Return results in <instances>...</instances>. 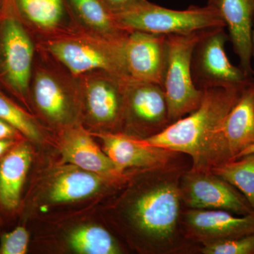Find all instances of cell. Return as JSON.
<instances>
[{"label":"cell","mask_w":254,"mask_h":254,"mask_svg":"<svg viewBox=\"0 0 254 254\" xmlns=\"http://www.w3.org/2000/svg\"><path fill=\"white\" fill-rule=\"evenodd\" d=\"M249 83L204 88L199 106L189 116L170 124L158 133L139 138L140 141L151 146L185 153L193 161L191 170L210 171L218 164L224 123Z\"/></svg>","instance_id":"obj_1"},{"label":"cell","mask_w":254,"mask_h":254,"mask_svg":"<svg viewBox=\"0 0 254 254\" xmlns=\"http://www.w3.org/2000/svg\"><path fill=\"white\" fill-rule=\"evenodd\" d=\"M165 167L158 168L156 177L128 208L133 226L158 252L170 250L176 240L182 200L181 174Z\"/></svg>","instance_id":"obj_2"},{"label":"cell","mask_w":254,"mask_h":254,"mask_svg":"<svg viewBox=\"0 0 254 254\" xmlns=\"http://www.w3.org/2000/svg\"><path fill=\"white\" fill-rule=\"evenodd\" d=\"M34 46L15 4L0 0V86L25 101L32 78Z\"/></svg>","instance_id":"obj_3"},{"label":"cell","mask_w":254,"mask_h":254,"mask_svg":"<svg viewBox=\"0 0 254 254\" xmlns=\"http://www.w3.org/2000/svg\"><path fill=\"white\" fill-rule=\"evenodd\" d=\"M113 15L119 26L127 31L170 35L226 28L218 10L208 4L173 10L145 0L126 11Z\"/></svg>","instance_id":"obj_4"},{"label":"cell","mask_w":254,"mask_h":254,"mask_svg":"<svg viewBox=\"0 0 254 254\" xmlns=\"http://www.w3.org/2000/svg\"><path fill=\"white\" fill-rule=\"evenodd\" d=\"M125 38L113 39L99 35L64 37L50 41L48 48L60 63L76 76L95 71H104L130 79L124 57Z\"/></svg>","instance_id":"obj_5"},{"label":"cell","mask_w":254,"mask_h":254,"mask_svg":"<svg viewBox=\"0 0 254 254\" xmlns=\"http://www.w3.org/2000/svg\"><path fill=\"white\" fill-rule=\"evenodd\" d=\"M203 31L167 35L168 60L163 90L171 124L194 111L203 98V90L193 82L191 62L193 50Z\"/></svg>","instance_id":"obj_6"},{"label":"cell","mask_w":254,"mask_h":254,"mask_svg":"<svg viewBox=\"0 0 254 254\" xmlns=\"http://www.w3.org/2000/svg\"><path fill=\"white\" fill-rule=\"evenodd\" d=\"M225 28L204 30L192 55L193 82L199 89L216 86H242L252 79L234 66L225 53V43L230 41Z\"/></svg>","instance_id":"obj_7"},{"label":"cell","mask_w":254,"mask_h":254,"mask_svg":"<svg viewBox=\"0 0 254 254\" xmlns=\"http://www.w3.org/2000/svg\"><path fill=\"white\" fill-rule=\"evenodd\" d=\"M182 200L191 209L222 210L238 215L254 213L244 195L211 171L190 170L180 182Z\"/></svg>","instance_id":"obj_8"},{"label":"cell","mask_w":254,"mask_h":254,"mask_svg":"<svg viewBox=\"0 0 254 254\" xmlns=\"http://www.w3.org/2000/svg\"><path fill=\"white\" fill-rule=\"evenodd\" d=\"M123 52L130 79L163 88L168 60L167 35L129 31L124 39Z\"/></svg>","instance_id":"obj_9"},{"label":"cell","mask_w":254,"mask_h":254,"mask_svg":"<svg viewBox=\"0 0 254 254\" xmlns=\"http://www.w3.org/2000/svg\"><path fill=\"white\" fill-rule=\"evenodd\" d=\"M125 109L133 123L152 132V135L159 133L171 124L165 92L155 83L127 79L124 99Z\"/></svg>","instance_id":"obj_10"},{"label":"cell","mask_w":254,"mask_h":254,"mask_svg":"<svg viewBox=\"0 0 254 254\" xmlns=\"http://www.w3.org/2000/svg\"><path fill=\"white\" fill-rule=\"evenodd\" d=\"M254 145V80L244 88L220 133L218 164L236 160ZM214 168V167H213Z\"/></svg>","instance_id":"obj_11"},{"label":"cell","mask_w":254,"mask_h":254,"mask_svg":"<svg viewBox=\"0 0 254 254\" xmlns=\"http://www.w3.org/2000/svg\"><path fill=\"white\" fill-rule=\"evenodd\" d=\"M185 220L189 234L203 245L254 233V213L237 217L225 210L191 209Z\"/></svg>","instance_id":"obj_12"},{"label":"cell","mask_w":254,"mask_h":254,"mask_svg":"<svg viewBox=\"0 0 254 254\" xmlns=\"http://www.w3.org/2000/svg\"><path fill=\"white\" fill-rule=\"evenodd\" d=\"M208 5L221 15L234 51L240 59L241 69L252 77L254 0H208Z\"/></svg>","instance_id":"obj_13"},{"label":"cell","mask_w":254,"mask_h":254,"mask_svg":"<svg viewBox=\"0 0 254 254\" xmlns=\"http://www.w3.org/2000/svg\"><path fill=\"white\" fill-rule=\"evenodd\" d=\"M105 153L123 173L128 168L155 169L165 166L175 152L144 144L139 138L115 133H100Z\"/></svg>","instance_id":"obj_14"},{"label":"cell","mask_w":254,"mask_h":254,"mask_svg":"<svg viewBox=\"0 0 254 254\" xmlns=\"http://www.w3.org/2000/svg\"><path fill=\"white\" fill-rule=\"evenodd\" d=\"M127 80L104 71H98L96 76L87 78V108L97 123L112 125L120 118L124 110Z\"/></svg>","instance_id":"obj_15"},{"label":"cell","mask_w":254,"mask_h":254,"mask_svg":"<svg viewBox=\"0 0 254 254\" xmlns=\"http://www.w3.org/2000/svg\"><path fill=\"white\" fill-rule=\"evenodd\" d=\"M33 153L26 141H18L0 158V206L9 213L20 208Z\"/></svg>","instance_id":"obj_16"},{"label":"cell","mask_w":254,"mask_h":254,"mask_svg":"<svg viewBox=\"0 0 254 254\" xmlns=\"http://www.w3.org/2000/svg\"><path fill=\"white\" fill-rule=\"evenodd\" d=\"M63 160L74 167L103 177H118L122 173L91 136L76 128L65 133L60 144Z\"/></svg>","instance_id":"obj_17"},{"label":"cell","mask_w":254,"mask_h":254,"mask_svg":"<svg viewBox=\"0 0 254 254\" xmlns=\"http://www.w3.org/2000/svg\"><path fill=\"white\" fill-rule=\"evenodd\" d=\"M103 177L79 168L64 170L53 182L50 199L54 203H68L90 196L101 188Z\"/></svg>","instance_id":"obj_18"},{"label":"cell","mask_w":254,"mask_h":254,"mask_svg":"<svg viewBox=\"0 0 254 254\" xmlns=\"http://www.w3.org/2000/svg\"><path fill=\"white\" fill-rule=\"evenodd\" d=\"M33 83V95L42 113L53 120L63 122L69 115L67 95L61 81L48 71H38Z\"/></svg>","instance_id":"obj_19"},{"label":"cell","mask_w":254,"mask_h":254,"mask_svg":"<svg viewBox=\"0 0 254 254\" xmlns=\"http://www.w3.org/2000/svg\"><path fill=\"white\" fill-rule=\"evenodd\" d=\"M70 7L87 26L97 35L113 39H123L128 32L119 26L113 13L101 0H66Z\"/></svg>","instance_id":"obj_20"},{"label":"cell","mask_w":254,"mask_h":254,"mask_svg":"<svg viewBox=\"0 0 254 254\" xmlns=\"http://www.w3.org/2000/svg\"><path fill=\"white\" fill-rule=\"evenodd\" d=\"M66 0H14L24 23L44 30H52L62 23Z\"/></svg>","instance_id":"obj_21"},{"label":"cell","mask_w":254,"mask_h":254,"mask_svg":"<svg viewBox=\"0 0 254 254\" xmlns=\"http://www.w3.org/2000/svg\"><path fill=\"white\" fill-rule=\"evenodd\" d=\"M68 245L80 254H118L121 249L108 230L98 225L78 227L70 234Z\"/></svg>","instance_id":"obj_22"},{"label":"cell","mask_w":254,"mask_h":254,"mask_svg":"<svg viewBox=\"0 0 254 254\" xmlns=\"http://www.w3.org/2000/svg\"><path fill=\"white\" fill-rule=\"evenodd\" d=\"M210 171L240 190L254 210V153L220 164Z\"/></svg>","instance_id":"obj_23"},{"label":"cell","mask_w":254,"mask_h":254,"mask_svg":"<svg viewBox=\"0 0 254 254\" xmlns=\"http://www.w3.org/2000/svg\"><path fill=\"white\" fill-rule=\"evenodd\" d=\"M0 120H4L17 129L22 136L32 141L41 140L38 125L26 111L0 91Z\"/></svg>","instance_id":"obj_24"},{"label":"cell","mask_w":254,"mask_h":254,"mask_svg":"<svg viewBox=\"0 0 254 254\" xmlns=\"http://www.w3.org/2000/svg\"><path fill=\"white\" fill-rule=\"evenodd\" d=\"M204 254H254V233L204 245Z\"/></svg>","instance_id":"obj_25"},{"label":"cell","mask_w":254,"mask_h":254,"mask_svg":"<svg viewBox=\"0 0 254 254\" xmlns=\"http://www.w3.org/2000/svg\"><path fill=\"white\" fill-rule=\"evenodd\" d=\"M30 235L26 227L18 226L5 233L0 240V254L27 253Z\"/></svg>","instance_id":"obj_26"},{"label":"cell","mask_w":254,"mask_h":254,"mask_svg":"<svg viewBox=\"0 0 254 254\" xmlns=\"http://www.w3.org/2000/svg\"><path fill=\"white\" fill-rule=\"evenodd\" d=\"M143 1L145 0H101L107 9L113 14L126 11Z\"/></svg>","instance_id":"obj_27"},{"label":"cell","mask_w":254,"mask_h":254,"mask_svg":"<svg viewBox=\"0 0 254 254\" xmlns=\"http://www.w3.org/2000/svg\"><path fill=\"white\" fill-rule=\"evenodd\" d=\"M21 133L17 129L4 120H0V141L16 140L18 141Z\"/></svg>","instance_id":"obj_28"},{"label":"cell","mask_w":254,"mask_h":254,"mask_svg":"<svg viewBox=\"0 0 254 254\" xmlns=\"http://www.w3.org/2000/svg\"><path fill=\"white\" fill-rule=\"evenodd\" d=\"M17 142L18 141H16V140L0 141V158H2Z\"/></svg>","instance_id":"obj_29"},{"label":"cell","mask_w":254,"mask_h":254,"mask_svg":"<svg viewBox=\"0 0 254 254\" xmlns=\"http://www.w3.org/2000/svg\"><path fill=\"white\" fill-rule=\"evenodd\" d=\"M254 153V145H252V146H251L250 148H249L248 149H247L245 150V151H244L243 153H242V154L240 155V156L239 157V158L243 156V155L250 154V153Z\"/></svg>","instance_id":"obj_30"},{"label":"cell","mask_w":254,"mask_h":254,"mask_svg":"<svg viewBox=\"0 0 254 254\" xmlns=\"http://www.w3.org/2000/svg\"><path fill=\"white\" fill-rule=\"evenodd\" d=\"M252 41H253V57L254 58V25L253 37H252Z\"/></svg>","instance_id":"obj_31"}]
</instances>
